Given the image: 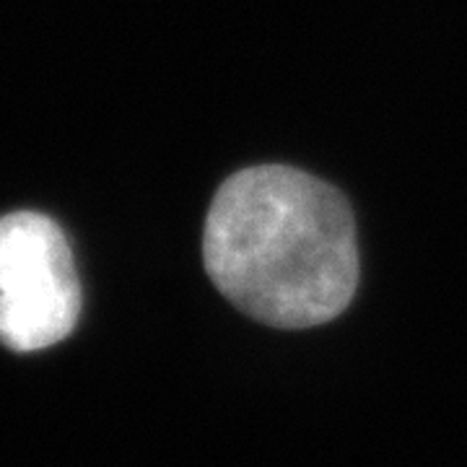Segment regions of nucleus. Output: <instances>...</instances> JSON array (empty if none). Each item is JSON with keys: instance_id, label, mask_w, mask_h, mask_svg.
I'll return each instance as SVG.
<instances>
[{"instance_id": "obj_2", "label": "nucleus", "mask_w": 467, "mask_h": 467, "mask_svg": "<svg viewBox=\"0 0 467 467\" xmlns=\"http://www.w3.org/2000/svg\"><path fill=\"white\" fill-rule=\"evenodd\" d=\"M76 278L66 234L52 218L18 211L0 218V294Z\"/></svg>"}, {"instance_id": "obj_3", "label": "nucleus", "mask_w": 467, "mask_h": 467, "mask_svg": "<svg viewBox=\"0 0 467 467\" xmlns=\"http://www.w3.org/2000/svg\"><path fill=\"white\" fill-rule=\"evenodd\" d=\"M78 312V278H66L26 291H5L0 294V343L21 353L50 348L76 327Z\"/></svg>"}, {"instance_id": "obj_1", "label": "nucleus", "mask_w": 467, "mask_h": 467, "mask_svg": "<svg viewBox=\"0 0 467 467\" xmlns=\"http://www.w3.org/2000/svg\"><path fill=\"white\" fill-rule=\"evenodd\" d=\"M202 260L239 312L281 330L340 317L358 285L348 202L317 177L278 164L242 169L218 187Z\"/></svg>"}]
</instances>
